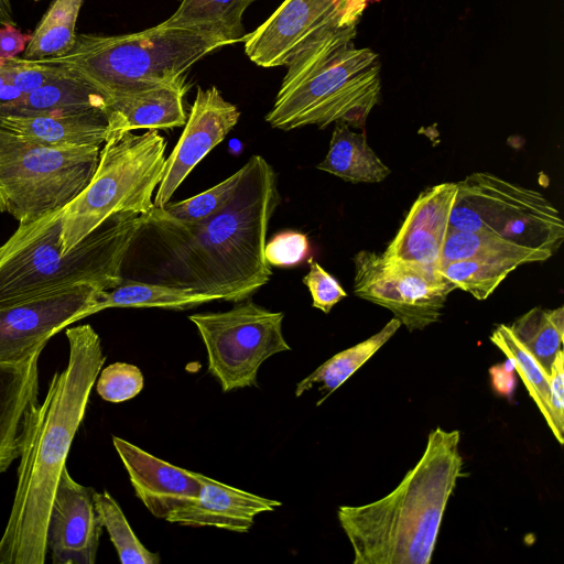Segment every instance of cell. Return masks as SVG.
Returning <instances> with one entry per match:
<instances>
[{"instance_id":"19","label":"cell","mask_w":564,"mask_h":564,"mask_svg":"<svg viewBox=\"0 0 564 564\" xmlns=\"http://www.w3.org/2000/svg\"><path fill=\"white\" fill-rule=\"evenodd\" d=\"M188 88L185 74L173 80L110 96L109 137L138 129L183 127L187 120L184 97Z\"/></svg>"},{"instance_id":"29","label":"cell","mask_w":564,"mask_h":564,"mask_svg":"<svg viewBox=\"0 0 564 564\" xmlns=\"http://www.w3.org/2000/svg\"><path fill=\"white\" fill-rule=\"evenodd\" d=\"M490 340L512 362L554 437L563 444L564 437L558 434L551 410L550 375L514 336L510 326L505 324L497 326L490 335Z\"/></svg>"},{"instance_id":"20","label":"cell","mask_w":564,"mask_h":564,"mask_svg":"<svg viewBox=\"0 0 564 564\" xmlns=\"http://www.w3.org/2000/svg\"><path fill=\"white\" fill-rule=\"evenodd\" d=\"M0 128L47 147H101L109 137V111L63 115L0 112Z\"/></svg>"},{"instance_id":"8","label":"cell","mask_w":564,"mask_h":564,"mask_svg":"<svg viewBox=\"0 0 564 564\" xmlns=\"http://www.w3.org/2000/svg\"><path fill=\"white\" fill-rule=\"evenodd\" d=\"M100 149L42 145L0 128V213L26 224L65 208L91 180Z\"/></svg>"},{"instance_id":"17","label":"cell","mask_w":564,"mask_h":564,"mask_svg":"<svg viewBox=\"0 0 564 564\" xmlns=\"http://www.w3.org/2000/svg\"><path fill=\"white\" fill-rule=\"evenodd\" d=\"M112 444L135 496L154 517L166 520L197 498L198 473L170 464L121 437L112 436Z\"/></svg>"},{"instance_id":"34","label":"cell","mask_w":564,"mask_h":564,"mask_svg":"<svg viewBox=\"0 0 564 564\" xmlns=\"http://www.w3.org/2000/svg\"><path fill=\"white\" fill-rule=\"evenodd\" d=\"M143 386L144 378L137 366L117 361L102 369L96 390L102 400L120 403L137 397Z\"/></svg>"},{"instance_id":"28","label":"cell","mask_w":564,"mask_h":564,"mask_svg":"<svg viewBox=\"0 0 564 564\" xmlns=\"http://www.w3.org/2000/svg\"><path fill=\"white\" fill-rule=\"evenodd\" d=\"M85 0H54L31 33L23 58L43 59L70 51L76 42V23Z\"/></svg>"},{"instance_id":"40","label":"cell","mask_w":564,"mask_h":564,"mask_svg":"<svg viewBox=\"0 0 564 564\" xmlns=\"http://www.w3.org/2000/svg\"><path fill=\"white\" fill-rule=\"evenodd\" d=\"M25 94L21 93L12 84L7 82L4 69L0 58V111L10 110Z\"/></svg>"},{"instance_id":"15","label":"cell","mask_w":564,"mask_h":564,"mask_svg":"<svg viewBox=\"0 0 564 564\" xmlns=\"http://www.w3.org/2000/svg\"><path fill=\"white\" fill-rule=\"evenodd\" d=\"M95 489L75 481L63 468L50 510L46 547L53 564H94L102 524Z\"/></svg>"},{"instance_id":"25","label":"cell","mask_w":564,"mask_h":564,"mask_svg":"<svg viewBox=\"0 0 564 564\" xmlns=\"http://www.w3.org/2000/svg\"><path fill=\"white\" fill-rule=\"evenodd\" d=\"M254 0H182L163 25L213 34L231 44L242 42V18Z\"/></svg>"},{"instance_id":"11","label":"cell","mask_w":564,"mask_h":564,"mask_svg":"<svg viewBox=\"0 0 564 564\" xmlns=\"http://www.w3.org/2000/svg\"><path fill=\"white\" fill-rule=\"evenodd\" d=\"M370 0H284L253 32L245 53L261 67L288 65L302 51L335 37L355 40Z\"/></svg>"},{"instance_id":"26","label":"cell","mask_w":564,"mask_h":564,"mask_svg":"<svg viewBox=\"0 0 564 564\" xmlns=\"http://www.w3.org/2000/svg\"><path fill=\"white\" fill-rule=\"evenodd\" d=\"M213 301L217 300L193 290L123 279L119 285L100 293L94 314L110 307L187 310Z\"/></svg>"},{"instance_id":"39","label":"cell","mask_w":564,"mask_h":564,"mask_svg":"<svg viewBox=\"0 0 564 564\" xmlns=\"http://www.w3.org/2000/svg\"><path fill=\"white\" fill-rule=\"evenodd\" d=\"M31 34L22 33L17 26L0 25V58H11L24 52Z\"/></svg>"},{"instance_id":"27","label":"cell","mask_w":564,"mask_h":564,"mask_svg":"<svg viewBox=\"0 0 564 564\" xmlns=\"http://www.w3.org/2000/svg\"><path fill=\"white\" fill-rule=\"evenodd\" d=\"M401 325V322L393 317L375 335L334 355L296 384L295 395L301 397L314 384L321 383L319 391H323L325 395L316 403L319 405L373 356L397 333Z\"/></svg>"},{"instance_id":"12","label":"cell","mask_w":564,"mask_h":564,"mask_svg":"<svg viewBox=\"0 0 564 564\" xmlns=\"http://www.w3.org/2000/svg\"><path fill=\"white\" fill-rule=\"evenodd\" d=\"M354 268L355 294L391 311L410 332L437 322L455 290L441 274L375 251L357 252Z\"/></svg>"},{"instance_id":"24","label":"cell","mask_w":564,"mask_h":564,"mask_svg":"<svg viewBox=\"0 0 564 564\" xmlns=\"http://www.w3.org/2000/svg\"><path fill=\"white\" fill-rule=\"evenodd\" d=\"M344 122H336L329 149L318 170L350 183H379L390 169L368 144L365 132L357 133Z\"/></svg>"},{"instance_id":"1","label":"cell","mask_w":564,"mask_h":564,"mask_svg":"<svg viewBox=\"0 0 564 564\" xmlns=\"http://www.w3.org/2000/svg\"><path fill=\"white\" fill-rule=\"evenodd\" d=\"M242 167L232 198L207 219L186 223L162 208L147 212L126 254L138 260L140 269L129 280L193 290L235 303L265 285L272 271L264 246L280 204L278 177L259 154Z\"/></svg>"},{"instance_id":"36","label":"cell","mask_w":564,"mask_h":564,"mask_svg":"<svg viewBox=\"0 0 564 564\" xmlns=\"http://www.w3.org/2000/svg\"><path fill=\"white\" fill-rule=\"evenodd\" d=\"M310 250V241L305 234L283 230L265 242L264 258L270 267L292 268L304 262Z\"/></svg>"},{"instance_id":"3","label":"cell","mask_w":564,"mask_h":564,"mask_svg":"<svg viewBox=\"0 0 564 564\" xmlns=\"http://www.w3.org/2000/svg\"><path fill=\"white\" fill-rule=\"evenodd\" d=\"M459 441V431L435 427L422 457L394 490L370 503L338 508L354 564L431 562L447 502L463 476Z\"/></svg>"},{"instance_id":"16","label":"cell","mask_w":564,"mask_h":564,"mask_svg":"<svg viewBox=\"0 0 564 564\" xmlns=\"http://www.w3.org/2000/svg\"><path fill=\"white\" fill-rule=\"evenodd\" d=\"M456 192V182L441 183L421 192L382 253L440 274V258Z\"/></svg>"},{"instance_id":"5","label":"cell","mask_w":564,"mask_h":564,"mask_svg":"<svg viewBox=\"0 0 564 564\" xmlns=\"http://www.w3.org/2000/svg\"><path fill=\"white\" fill-rule=\"evenodd\" d=\"M265 121L274 129L344 122L364 130L381 93L379 56L346 39L315 44L294 56Z\"/></svg>"},{"instance_id":"9","label":"cell","mask_w":564,"mask_h":564,"mask_svg":"<svg viewBox=\"0 0 564 564\" xmlns=\"http://www.w3.org/2000/svg\"><path fill=\"white\" fill-rule=\"evenodd\" d=\"M449 228L497 235L554 254L564 240V223L540 192L474 172L456 182Z\"/></svg>"},{"instance_id":"42","label":"cell","mask_w":564,"mask_h":564,"mask_svg":"<svg viewBox=\"0 0 564 564\" xmlns=\"http://www.w3.org/2000/svg\"><path fill=\"white\" fill-rule=\"evenodd\" d=\"M33 1H40V0H33Z\"/></svg>"},{"instance_id":"37","label":"cell","mask_w":564,"mask_h":564,"mask_svg":"<svg viewBox=\"0 0 564 564\" xmlns=\"http://www.w3.org/2000/svg\"><path fill=\"white\" fill-rule=\"evenodd\" d=\"M302 281L311 293L312 306L325 314H328L339 301L347 296L336 278L318 262L310 260V270Z\"/></svg>"},{"instance_id":"22","label":"cell","mask_w":564,"mask_h":564,"mask_svg":"<svg viewBox=\"0 0 564 564\" xmlns=\"http://www.w3.org/2000/svg\"><path fill=\"white\" fill-rule=\"evenodd\" d=\"M63 70V75L25 95L4 112L63 115L109 111L110 97L106 93L88 80Z\"/></svg>"},{"instance_id":"2","label":"cell","mask_w":564,"mask_h":564,"mask_svg":"<svg viewBox=\"0 0 564 564\" xmlns=\"http://www.w3.org/2000/svg\"><path fill=\"white\" fill-rule=\"evenodd\" d=\"M66 338V368L54 373L44 401L32 402L23 415L18 484L0 538V564L44 563L57 482L106 361L100 337L89 324L67 328Z\"/></svg>"},{"instance_id":"23","label":"cell","mask_w":564,"mask_h":564,"mask_svg":"<svg viewBox=\"0 0 564 564\" xmlns=\"http://www.w3.org/2000/svg\"><path fill=\"white\" fill-rule=\"evenodd\" d=\"M553 254L519 245L497 235L449 228L446 232L438 270L449 262L482 260L502 262L517 268L532 262H543Z\"/></svg>"},{"instance_id":"30","label":"cell","mask_w":564,"mask_h":564,"mask_svg":"<svg viewBox=\"0 0 564 564\" xmlns=\"http://www.w3.org/2000/svg\"><path fill=\"white\" fill-rule=\"evenodd\" d=\"M514 336L550 375L564 339V307H533L510 326Z\"/></svg>"},{"instance_id":"6","label":"cell","mask_w":564,"mask_h":564,"mask_svg":"<svg viewBox=\"0 0 564 564\" xmlns=\"http://www.w3.org/2000/svg\"><path fill=\"white\" fill-rule=\"evenodd\" d=\"M227 40L162 23L128 34H77L66 54L39 59L75 74L109 97L173 80Z\"/></svg>"},{"instance_id":"31","label":"cell","mask_w":564,"mask_h":564,"mask_svg":"<svg viewBox=\"0 0 564 564\" xmlns=\"http://www.w3.org/2000/svg\"><path fill=\"white\" fill-rule=\"evenodd\" d=\"M96 511L102 528H106L109 538L123 564H159L158 553L149 551L132 531L123 511L118 502L107 491L94 492Z\"/></svg>"},{"instance_id":"13","label":"cell","mask_w":564,"mask_h":564,"mask_svg":"<svg viewBox=\"0 0 564 564\" xmlns=\"http://www.w3.org/2000/svg\"><path fill=\"white\" fill-rule=\"evenodd\" d=\"M102 291L80 284L0 306V364L41 354L52 336L94 314Z\"/></svg>"},{"instance_id":"18","label":"cell","mask_w":564,"mask_h":564,"mask_svg":"<svg viewBox=\"0 0 564 564\" xmlns=\"http://www.w3.org/2000/svg\"><path fill=\"white\" fill-rule=\"evenodd\" d=\"M200 489L189 505L172 513L165 521L193 528L216 527L245 533L253 525L254 518L281 506L239 488L212 479L198 473Z\"/></svg>"},{"instance_id":"33","label":"cell","mask_w":564,"mask_h":564,"mask_svg":"<svg viewBox=\"0 0 564 564\" xmlns=\"http://www.w3.org/2000/svg\"><path fill=\"white\" fill-rule=\"evenodd\" d=\"M242 175L243 167L241 166L215 186L184 200L169 203L161 208L167 216L180 221L193 223L207 219L229 203Z\"/></svg>"},{"instance_id":"21","label":"cell","mask_w":564,"mask_h":564,"mask_svg":"<svg viewBox=\"0 0 564 564\" xmlns=\"http://www.w3.org/2000/svg\"><path fill=\"white\" fill-rule=\"evenodd\" d=\"M0 364V475L20 456L23 415L39 401V357Z\"/></svg>"},{"instance_id":"32","label":"cell","mask_w":564,"mask_h":564,"mask_svg":"<svg viewBox=\"0 0 564 564\" xmlns=\"http://www.w3.org/2000/svg\"><path fill=\"white\" fill-rule=\"evenodd\" d=\"M517 267L502 262L459 260L442 267L441 276L454 289L470 293L477 300H486Z\"/></svg>"},{"instance_id":"14","label":"cell","mask_w":564,"mask_h":564,"mask_svg":"<svg viewBox=\"0 0 564 564\" xmlns=\"http://www.w3.org/2000/svg\"><path fill=\"white\" fill-rule=\"evenodd\" d=\"M239 118L238 108L227 101L216 86L197 88L183 132L165 159L153 197L154 207L161 208L170 203L193 169L224 141Z\"/></svg>"},{"instance_id":"7","label":"cell","mask_w":564,"mask_h":564,"mask_svg":"<svg viewBox=\"0 0 564 564\" xmlns=\"http://www.w3.org/2000/svg\"><path fill=\"white\" fill-rule=\"evenodd\" d=\"M165 139L158 130L110 135L102 144L97 169L82 193L63 210L65 252L117 214H143L153 197L165 163Z\"/></svg>"},{"instance_id":"10","label":"cell","mask_w":564,"mask_h":564,"mask_svg":"<svg viewBox=\"0 0 564 564\" xmlns=\"http://www.w3.org/2000/svg\"><path fill=\"white\" fill-rule=\"evenodd\" d=\"M282 312L250 297L225 312L196 313V326L207 352L209 373L223 392L257 386L258 370L271 356L291 350L282 333Z\"/></svg>"},{"instance_id":"35","label":"cell","mask_w":564,"mask_h":564,"mask_svg":"<svg viewBox=\"0 0 564 564\" xmlns=\"http://www.w3.org/2000/svg\"><path fill=\"white\" fill-rule=\"evenodd\" d=\"M7 82L28 95L63 75V68L39 59L23 57L1 58Z\"/></svg>"},{"instance_id":"41","label":"cell","mask_w":564,"mask_h":564,"mask_svg":"<svg viewBox=\"0 0 564 564\" xmlns=\"http://www.w3.org/2000/svg\"><path fill=\"white\" fill-rule=\"evenodd\" d=\"M0 25L17 26L10 0H0Z\"/></svg>"},{"instance_id":"38","label":"cell","mask_w":564,"mask_h":564,"mask_svg":"<svg viewBox=\"0 0 564 564\" xmlns=\"http://www.w3.org/2000/svg\"><path fill=\"white\" fill-rule=\"evenodd\" d=\"M550 403L558 434L564 437V352L558 350L550 371Z\"/></svg>"},{"instance_id":"4","label":"cell","mask_w":564,"mask_h":564,"mask_svg":"<svg viewBox=\"0 0 564 564\" xmlns=\"http://www.w3.org/2000/svg\"><path fill=\"white\" fill-rule=\"evenodd\" d=\"M63 210L19 224L0 246V306L80 284L110 290L123 281V260L145 213L113 215L65 252Z\"/></svg>"}]
</instances>
